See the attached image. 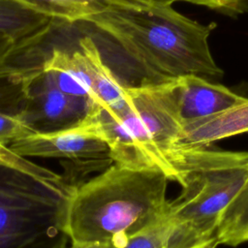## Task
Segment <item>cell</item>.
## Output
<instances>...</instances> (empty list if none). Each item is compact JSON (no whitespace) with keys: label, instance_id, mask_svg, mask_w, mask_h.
<instances>
[{"label":"cell","instance_id":"1","mask_svg":"<svg viewBox=\"0 0 248 248\" xmlns=\"http://www.w3.org/2000/svg\"><path fill=\"white\" fill-rule=\"evenodd\" d=\"M87 23L124 51L133 65L135 86L166 83L187 75L212 81L224 76L208 42L216 24L200 23L165 0H110Z\"/></svg>","mask_w":248,"mask_h":248},{"label":"cell","instance_id":"2","mask_svg":"<svg viewBox=\"0 0 248 248\" xmlns=\"http://www.w3.org/2000/svg\"><path fill=\"white\" fill-rule=\"evenodd\" d=\"M126 96L121 110L98 107L91 111L113 163L159 170L181 186L191 170L221 156L223 150L211 145L180 144L183 122L170 81L126 86Z\"/></svg>","mask_w":248,"mask_h":248},{"label":"cell","instance_id":"3","mask_svg":"<svg viewBox=\"0 0 248 248\" xmlns=\"http://www.w3.org/2000/svg\"><path fill=\"white\" fill-rule=\"evenodd\" d=\"M169 178L156 169L112 163L76 187L63 234L72 246L102 243L121 248L128 237L167 209Z\"/></svg>","mask_w":248,"mask_h":248},{"label":"cell","instance_id":"4","mask_svg":"<svg viewBox=\"0 0 248 248\" xmlns=\"http://www.w3.org/2000/svg\"><path fill=\"white\" fill-rule=\"evenodd\" d=\"M77 185L0 145V248H35L63 233Z\"/></svg>","mask_w":248,"mask_h":248},{"label":"cell","instance_id":"5","mask_svg":"<svg viewBox=\"0 0 248 248\" xmlns=\"http://www.w3.org/2000/svg\"><path fill=\"white\" fill-rule=\"evenodd\" d=\"M248 179V151H226L191 170L168 204L172 224L169 248H195L216 235L221 217Z\"/></svg>","mask_w":248,"mask_h":248},{"label":"cell","instance_id":"6","mask_svg":"<svg viewBox=\"0 0 248 248\" xmlns=\"http://www.w3.org/2000/svg\"><path fill=\"white\" fill-rule=\"evenodd\" d=\"M9 147L26 158H55L90 165L113 163L108 145L90 113L72 126L31 134L16 140Z\"/></svg>","mask_w":248,"mask_h":248},{"label":"cell","instance_id":"7","mask_svg":"<svg viewBox=\"0 0 248 248\" xmlns=\"http://www.w3.org/2000/svg\"><path fill=\"white\" fill-rule=\"evenodd\" d=\"M90 108L87 99L60 90L42 67L29 86L24 108L19 114L36 132H49L78 123L86 116Z\"/></svg>","mask_w":248,"mask_h":248},{"label":"cell","instance_id":"8","mask_svg":"<svg viewBox=\"0 0 248 248\" xmlns=\"http://www.w3.org/2000/svg\"><path fill=\"white\" fill-rule=\"evenodd\" d=\"M170 87L183 124L221 113L248 99L223 84L195 75L170 80Z\"/></svg>","mask_w":248,"mask_h":248},{"label":"cell","instance_id":"9","mask_svg":"<svg viewBox=\"0 0 248 248\" xmlns=\"http://www.w3.org/2000/svg\"><path fill=\"white\" fill-rule=\"evenodd\" d=\"M244 133H248V99L221 113L184 123L180 144L207 146Z\"/></svg>","mask_w":248,"mask_h":248},{"label":"cell","instance_id":"10","mask_svg":"<svg viewBox=\"0 0 248 248\" xmlns=\"http://www.w3.org/2000/svg\"><path fill=\"white\" fill-rule=\"evenodd\" d=\"M43 70L48 73L63 92L87 99L91 107L95 103L91 74L81 51L53 47L42 61Z\"/></svg>","mask_w":248,"mask_h":248},{"label":"cell","instance_id":"11","mask_svg":"<svg viewBox=\"0 0 248 248\" xmlns=\"http://www.w3.org/2000/svg\"><path fill=\"white\" fill-rule=\"evenodd\" d=\"M93 82L94 106L111 110H121L126 106V86L120 78L104 62L95 41L88 36L78 40Z\"/></svg>","mask_w":248,"mask_h":248},{"label":"cell","instance_id":"12","mask_svg":"<svg viewBox=\"0 0 248 248\" xmlns=\"http://www.w3.org/2000/svg\"><path fill=\"white\" fill-rule=\"evenodd\" d=\"M46 16L64 23L87 22L104 12L110 0H26Z\"/></svg>","mask_w":248,"mask_h":248},{"label":"cell","instance_id":"13","mask_svg":"<svg viewBox=\"0 0 248 248\" xmlns=\"http://www.w3.org/2000/svg\"><path fill=\"white\" fill-rule=\"evenodd\" d=\"M218 244L237 246L248 242V179L224 211L216 232Z\"/></svg>","mask_w":248,"mask_h":248},{"label":"cell","instance_id":"14","mask_svg":"<svg viewBox=\"0 0 248 248\" xmlns=\"http://www.w3.org/2000/svg\"><path fill=\"white\" fill-rule=\"evenodd\" d=\"M171 233L172 224L167 207L161 216L131 234L121 248H169Z\"/></svg>","mask_w":248,"mask_h":248},{"label":"cell","instance_id":"15","mask_svg":"<svg viewBox=\"0 0 248 248\" xmlns=\"http://www.w3.org/2000/svg\"><path fill=\"white\" fill-rule=\"evenodd\" d=\"M38 45L32 43L16 42L13 39L0 37V80L17 77L33 65L19 64V58L23 54H27Z\"/></svg>","mask_w":248,"mask_h":248},{"label":"cell","instance_id":"16","mask_svg":"<svg viewBox=\"0 0 248 248\" xmlns=\"http://www.w3.org/2000/svg\"><path fill=\"white\" fill-rule=\"evenodd\" d=\"M168 3L187 2L218 12L230 17H236L248 12V0H165Z\"/></svg>","mask_w":248,"mask_h":248},{"label":"cell","instance_id":"17","mask_svg":"<svg viewBox=\"0 0 248 248\" xmlns=\"http://www.w3.org/2000/svg\"><path fill=\"white\" fill-rule=\"evenodd\" d=\"M73 248H110L108 244H102V243H89V244H81L77 246H72Z\"/></svg>","mask_w":248,"mask_h":248},{"label":"cell","instance_id":"18","mask_svg":"<svg viewBox=\"0 0 248 248\" xmlns=\"http://www.w3.org/2000/svg\"><path fill=\"white\" fill-rule=\"evenodd\" d=\"M218 245L219 244H218L217 238L215 236V237L211 238L210 240H208V241H206V242H204V243H202V244H201V245H199L195 248H216Z\"/></svg>","mask_w":248,"mask_h":248}]
</instances>
